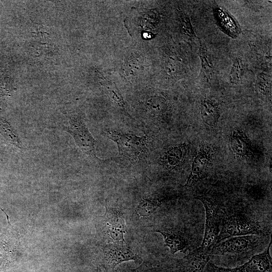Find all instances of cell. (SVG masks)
<instances>
[{
    "instance_id": "obj_1",
    "label": "cell",
    "mask_w": 272,
    "mask_h": 272,
    "mask_svg": "<svg viewBox=\"0 0 272 272\" xmlns=\"http://www.w3.org/2000/svg\"><path fill=\"white\" fill-rule=\"evenodd\" d=\"M265 237L257 235L230 237L217 243L210 250L209 253L211 256H236L243 258L263 244Z\"/></svg>"
},
{
    "instance_id": "obj_2",
    "label": "cell",
    "mask_w": 272,
    "mask_h": 272,
    "mask_svg": "<svg viewBox=\"0 0 272 272\" xmlns=\"http://www.w3.org/2000/svg\"><path fill=\"white\" fill-rule=\"evenodd\" d=\"M247 235L266 236L267 233L258 222L246 216L237 214L224 215L217 243L230 237Z\"/></svg>"
},
{
    "instance_id": "obj_3",
    "label": "cell",
    "mask_w": 272,
    "mask_h": 272,
    "mask_svg": "<svg viewBox=\"0 0 272 272\" xmlns=\"http://www.w3.org/2000/svg\"><path fill=\"white\" fill-rule=\"evenodd\" d=\"M198 198L202 202L205 209L206 222L203 238L197 249L209 253L217 243L224 214L211 199L206 197Z\"/></svg>"
},
{
    "instance_id": "obj_4",
    "label": "cell",
    "mask_w": 272,
    "mask_h": 272,
    "mask_svg": "<svg viewBox=\"0 0 272 272\" xmlns=\"http://www.w3.org/2000/svg\"><path fill=\"white\" fill-rule=\"evenodd\" d=\"M270 241L261 253L252 255L248 260L234 267H224L209 262L207 269L211 272H271L272 258L270 255Z\"/></svg>"
},
{
    "instance_id": "obj_5",
    "label": "cell",
    "mask_w": 272,
    "mask_h": 272,
    "mask_svg": "<svg viewBox=\"0 0 272 272\" xmlns=\"http://www.w3.org/2000/svg\"><path fill=\"white\" fill-rule=\"evenodd\" d=\"M65 129L74 137L78 146L89 155L94 156L95 141L80 117H72Z\"/></svg>"
},
{
    "instance_id": "obj_6",
    "label": "cell",
    "mask_w": 272,
    "mask_h": 272,
    "mask_svg": "<svg viewBox=\"0 0 272 272\" xmlns=\"http://www.w3.org/2000/svg\"><path fill=\"white\" fill-rule=\"evenodd\" d=\"M108 133L109 138L117 144L121 155L129 157H137L145 148L144 138L115 131H108Z\"/></svg>"
},
{
    "instance_id": "obj_7",
    "label": "cell",
    "mask_w": 272,
    "mask_h": 272,
    "mask_svg": "<svg viewBox=\"0 0 272 272\" xmlns=\"http://www.w3.org/2000/svg\"><path fill=\"white\" fill-rule=\"evenodd\" d=\"M105 222L109 237L121 244L125 242L123 236L127 231L123 214L117 209L107 208Z\"/></svg>"
},
{
    "instance_id": "obj_8",
    "label": "cell",
    "mask_w": 272,
    "mask_h": 272,
    "mask_svg": "<svg viewBox=\"0 0 272 272\" xmlns=\"http://www.w3.org/2000/svg\"><path fill=\"white\" fill-rule=\"evenodd\" d=\"M211 256L209 252L194 250L178 262L176 272H204Z\"/></svg>"
},
{
    "instance_id": "obj_9",
    "label": "cell",
    "mask_w": 272,
    "mask_h": 272,
    "mask_svg": "<svg viewBox=\"0 0 272 272\" xmlns=\"http://www.w3.org/2000/svg\"><path fill=\"white\" fill-rule=\"evenodd\" d=\"M104 260L107 268L110 269L122 262L134 260L140 263L143 261L139 256L122 245L107 247L104 251Z\"/></svg>"
},
{
    "instance_id": "obj_10",
    "label": "cell",
    "mask_w": 272,
    "mask_h": 272,
    "mask_svg": "<svg viewBox=\"0 0 272 272\" xmlns=\"http://www.w3.org/2000/svg\"><path fill=\"white\" fill-rule=\"evenodd\" d=\"M210 158V151L208 149H200L193 161L186 186H190L206 177Z\"/></svg>"
},
{
    "instance_id": "obj_11",
    "label": "cell",
    "mask_w": 272,
    "mask_h": 272,
    "mask_svg": "<svg viewBox=\"0 0 272 272\" xmlns=\"http://www.w3.org/2000/svg\"><path fill=\"white\" fill-rule=\"evenodd\" d=\"M155 231L162 234L164 239L165 246L169 247L172 254L178 251L185 252L190 246L189 240L181 231L160 229Z\"/></svg>"
},
{
    "instance_id": "obj_12",
    "label": "cell",
    "mask_w": 272,
    "mask_h": 272,
    "mask_svg": "<svg viewBox=\"0 0 272 272\" xmlns=\"http://www.w3.org/2000/svg\"><path fill=\"white\" fill-rule=\"evenodd\" d=\"M231 146L234 154L239 157L246 158L251 155L250 142L246 135L239 130L233 131L231 137Z\"/></svg>"
},
{
    "instance_id": "obj_13",
    "label": "cell",
    "mask_w": 272,
    "mask_h": 272,
    "mask_svg": "<svg viewBox=\"0 0 272 272\" xmlns=\"http://www.w3.org/2000/svg\"><path fill=\"white\" fill-rule=\"evenodd\" d=\"M200 113L202 120L210 126L215 125L219 118L217 107L209 100H203L200 104Z\"/></svg>"
},
{
    "instance_id": "obj_14",
    "label": "cell",
    "mask_w": 272,
    "mask_h": 272,
    "mask_svg": "<svg viewBox=\"0 0 272 272\" xmlns=\"http://www.w3.org/2000/svg\"><path fill=\"white\" fill-rule=\"evenodd\" d=\"M162 204L158 199L145 198L142 199L136 208V213L139 217H147L151 215Z\"/></svg>"
},
{
    "instance_id": "obj_15",
    "label": "cell",
    "mask_w": 272,
    "mask_h": 272,
    "mask_svg": "<svg viewBox=\"0 0 272 272\" xmlns=\"http://www.w3.org/2000/svg\"><path fill=\"white\" fill-rule=\"evenodd\" d=\"M185 155V149L181 146L172 147L164 155L163 161L169 167H175L180 164Z\"/></svg>"
},
{
    "instance_id": "obj_16",
    "label": "cell",
    "mask_w": 272,
    "mask_h": 272,
    "mask_svg": "<svg viewBox=\"0 0 272 272\" xmlns=\"http://www.w3.org/2000/svg\"><path fill=\"white\" fill-rule=\"evenodd\" d=\"M0 133L9 143L20 148L21 144L17 135L10 125L5 120L0 119Z\"/></svg>"
},
{
    "instance_id": "obj_17",
    "label": "cell",
    "mask_w": 272,
    "mask_h": 272,
    "mask_svg": "<svg viewBox=\"0 0 272 272\" xmlns=\"http://www.w3.org/2000/svg\"><path fill=\"white\" fill-rule=\"evenodd\" d=\"M146 105L149 110L155 115L163 113L166 108V103L164 99L158 96L152 97L148 99Z\"/></svg>"
},
{
    "instance_id": "obj_18",
    "label": "cell",
    "mask_w": 272,
    "mask_h": 272,
    "mask_svg": "<svg viewBox=\"0 0 272 272\" xmlns=\"http://www.w3.org/2000/svg\"><path fill=\"white\" fill-rule=\"evenodd\" d=\"M115 272H176V270L164 266H152L147 263L143 262L137 268H125Z\"/></svg>"
},
{
    "instance_id": "obj_19",
    "label": "cell",
    "mask_w": 272,
    "mask_h": 272,
    "mask_svg": "<svg viewBox=\"0 0 272 272\" xmlns=\"http://www.w3.org/2000/svg\"><path fill=\"white\" fill-rule=\"evenodd\" d=\"M243 72V64L240 59H236L234 64L231 73V81L233 83H237L240 81Z\"/></svg>"
},
{
    "instance_id": "obj_20",
    "label": "cell",
    "mask_w": 272,
    "mask_h": 272,
    "mask_svg": "<svg viewBox=\"0 0 272 272\" xmlns=\"http://www.w3.org/2000/svg\"><path fill=\"white\" fill-rule=\"evenodd\" d=\"M181 23L183 32L190 36H193L194 32L187 16L184 14L182 15L181 17Z\"/></svg>"
},
{
    "instance_id": "obj_21",
    "label": "cell",
    "mask_w": 272,
    "mask_h": 272,
    "mask_svg": "<svg viewBox=\"0 0 272 272\" xmlns=\"http://www.w3.org/2000/svg\"><path fill=\"white\" fill-rule=\"evenodd\" d=\"M106 88L109 95L113 100L119 103L120 105H122L123 104V101L121 94L116 88L113 86L109 87L108 85Z\"/></svg>"
},
{
    "instance_id": "obj_22",
    "label": "cell",
    "mask_w": 272,
    "mask_h": 272,
    "mask_svg": "<svg viewBox=\"0 0 272 272\" xmlns=\"http://www.w3.org/2000/svg\"><path fill=\"white\" fill-rule=\"evenodd\" d=\"M180 69L178 62L174 59H170L166 65V70L168 73L171 75L177 74Z\"/></svg>"
},
{
    "instance_id": "obj_23",
    "label": "cell",
    "mask_w": 272,
    "mask_h": 272,
    "mask_svg": "<svg viewBox=\"0 0 272 272\" xmlns=\"http://www.w3.org/2000/svg\"><path fill=\"white\" fill-rule=\"evenodd\" d=\"M208 271H209V272H211V271H209V270H208Z\"/></svg>"
}]
</instances>
